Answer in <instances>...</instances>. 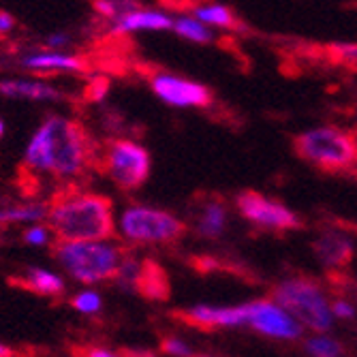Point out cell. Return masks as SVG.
Wrapping results in <instances>:
<instances>
[{
  "label": "cell",
  "instance_id": "1",
  "mask_svg": "<svg viewBox=\"0 0 357 357\" xmlns=\"http://www.w3.org/2000/svg\"><path fill=\"white\" fill-rule=\"evenodd\" d=\"M90 160V139L86 128L69 118L52 114L32 131L26 150L24 167L30 174L56 180H73L82 176Z\"/></svg>",
  "mask_w": 357,
  "mask_h": 357
},
{
  "label": "cell",
  "instance_id": "2",
  "mask_svg": "<svg viewBox=\"0 0 357 357\" xmlns=\"http://www.w3.org/2000/svg\"><path fill=\"white\" fill-rule=\"evenodd\" d=\"M50 229L62 242L112 240L116 214L107 197L99 192H75L50 204Z\"/></svg>",
  "mask_w": 357,
  "mask_h": 357
},
{
  "label": "cell",
  "instance_id": "3",
  "mask_svg": "<svg viewBox=\"0 0 357 357\" xmlns=\"http://www.w3.org/2000/svg\"><path fill=\"white\" fill-rule=\"evenodd\" d=\"M124 250L114 240L54 242L56 264L79 284H99L116 278Z\"/></svg>",
  "mask_w": 357,
  "mask_h": 357
},
{
  "label": "cell",
  "instance_id": "4",
  "mask_svg": "<svg viewBox=\"0 0 357 357\" xmlns=\"http://www.w3.org/2000/svg\"><path fill=\"white\" fill-rule=\"evenodd\" d=\"M294 150L321 172L357 178V137L342 128H312L294 139Z\"/></svg>",
  "mask_w": 357,
  "mask_h": 357
},
{
  "label": "cell",
  "instance_id": "5",
  "mask_svg": "<svg viewBox=\"0 0 357 357\" xmlns=\"http://www.w3.org/2000/svg\"><path fill=\"white\" fill-rule=\"evenodd\" d=\"M186 222L180 220L176 214L133 204L126 206L120 216H116V231L124 242L139 244V246H160L178 242L186 234Z\"/></svg>",
  "mask_w": 357,
  "mask_h": 357
},
{
  "label": "cell",
  "instance_id": "6",
  "mask_svg": "<svg viewBox=\"0 0 357 357\" xmlns=\"http://www.w3.org/2000/svg\"><path fill=\"white\" fill-rule=\"evenodd\" d=\"M272 298L278 308L291 312V319L302 321L314 332H328L332 328V310L321 287L306 276L289 278L274 287Z\"/></svg>",
  "mask_w": 357,
  "mask_h": 357
},
{
  "label": "cell",
  "instance_id": "7",
  "mask_svg": "<svg viewBox=\"0 0 357 357\" xmlns=\"http://www.w3.org/2000/svg\"><path fill=\"white\" fill-rule=\"evenodd\" d=\"M152 169L150 152L133 139H114L103 154V172L122 190L139 188Z\"/></svg>",
  "mask_w": 357,
  "mask_h": 357
},
{
  "label": "cell",
  "instance_id": "8",
  "mask_svg": "<svg viewBox=\"0 0 357 357\" xmlns=\"http://www.w3.org/2000/svg\"><path fill=\"white\" fill-rule=\"evenodd\" d=\"M236 206L240 210V214L257 225L261 229H274V231H291V229H300L302 220L287 210L282 204H276L268 197H264L261 192H255V190H244L238 195Z\"/></svg>",
  "mask_w": 357,
  "mask_h": 357
},
{
  "label": "cell",
  "instance_id": "9",
  "mask_svg": "<svg viewBox=\"0 0 357 357\" xmlns=\"http://www.w3.org/2000/svg\"><path fill=\"white\" fill-rule=\"evenodd\" d=\"M150 88L160 101L172 107H210L212 105L210 88L192 79L174 75V73L152 75Z\"/></svg>",
  "mask_w": 357,
  "mask_h": 357
},
{
  "label": "cell",
  "instance_id": "10",
  "mask_svg": "<svg viewBox=\"0 0 357 357\" xmlns=\"http://www.w3.org/2000/svg\"><path fill=\"white\" fill-rule=\"evenodd\" d=\"M246 308H248V326H252L261 334L274 338H298L302 332L298 323L274 302L259 300L246 304Z\"/></svg>",
  "mask_w": 357,
  "mask_h": 357
},
{
  "label": "cell",
  "instance_id": "11",
  "mask_svg": "<svg viewBox=\"0 0 357 357\" xmlns=\"http://www.w3.org/2000/svg\"><path fill=\"white\" fill-rule=\"evenodd\" d=\"M186 323L197 326L202 330H216V328H236L248 323V308L246 306H229V308H216V306H192L180 312Z\"/></svg>",
  "mask_w": 357,
  "mask_h": 357
},
{
  "label": "cell",
  "instance_id": "12",
  "mask_svg": "<svg viewBox=\"0 0 357 357\" xmlns=\"http://www.w3.org/2000/svg\"><path fill=\"white\" fill-rule=\"evenodd\" d=\"M174 28V20L163 9H148L137 5L116 22H112L114 35H135V32H160Z\"/></svg>",
  "mask_w": 357,
  "mask_h": 357
},
{
  "label": "cell",
  "instance_id": "13",
  "mask_svg": "<svg viewBox=\"0 0 357 357\" xmlns=\"http://www.w3.org/2000/svg\"><path fill=\"white\" fill-rule=\"evenodd\" d=\"M0 96L24 101H62L64 92L39 77H7L0 79Z\"/></svg>",
  "mask_w": 357,
  "mask_h": 357
},
{
  "label": "cell",
  "instance_id": "14",
  "mask_svg": "<svg viewBox=\"0 0 357 357\" xmlns=\"http://www.w3.org/2000/svg\"><path fill=\"white\" fill-rule=\"evenodd\" d=\"M22 67L28 71L37 73H84L88 69V62L75 54H64V52H30L22 56Z\"/></svg>",
  "mask_w": 357,
  "mask_h": 357
},
{
  "label": "cell",
  "instance_id": "15",
  "mask_svg": "<svg viewBox=\"0 0 357 357\" xmlns=\"http://www.w3.org/2000/svg\"><path fill=\"white\" fill-rule=\"evenodd\" d=\"M312 250L319 261L332 272H342L353 261V246L340 234H323L312 242Z\"/></svg>",
  "mask_w": 357,
  "mask_h": 357
},
{
  "label": "cell",
  "instance_id": "16",
  "mask_svg": "<svg viewBox=\"0 0 357 357\" xmlns=\"http://www.w3.org/2000/svg\"><path fill=\"white\" fill-rule=\"evenodd\" d=\"M17 282L24 289H30L37 296H45V298H58L64 294V278L45 268H28L26 274L17 278Z\"/></svg>",
  "mask_w": 357,
  "mask_h": 357
},
{
  "label": "cell",
  "instance_id": "17",
  "mask_svg": "<svg viewBox=\"0 0 357 357\" xmlns=\"http://www.w3.org/2000/svg\"><path fill=\"white\" fill-rule=\"evenodd\" d=\"M50 216V204L45 202H28L17 206L0 208V222L3 225H41Z\"/></svg>",
  "mask_w": 357,
  "mask_h": 357
},
{
  "label": "cell",
  "instance_id": "18",
  "mask_svg": "<svg viewBox=\"0 0 357 357\" xmlns=\"http://www.w3.org/2000/svg\"><path fill=\"white\" fill-rule=\"evenodd\" d=\"M227 225V208L220 199H210L204 202L197 220H195V229L204 238H216L222 234Z\"/></svg>",
  "mask_w": 357,
  "mask_h": 357
},
{
  "label": "cell",
  "instance_id": "19",
  "mask_svg": "<svg viewBox=\"0 0 357 357\" xmlns=\"http://www.w3.org/2000/svg\"><path fill=\"white\" fill-rule=\"evenodd\" d=\"M192 13L195 20H199L206 26L210 24V26L234 28V30L244 28V24L236 17V13L225 5H192Z\"/></svg>",
  "mask_w": 357,
  "mask_h": 357
},
{
  "label": "cell",
  "instance_id": "20",
  "mask_svg": "<svg viewBox=\"0 0 357 357\" xmlns=\"http://www.w3.org/2000/svg\"><path fill=\"white\" fill-rule=\"evenodd\" d=\"M321 56L332 67L357 71V43H330L321 47Z\"/></svg>",
  "mask_w": 357,
  "mask_h": 357
},
{
  "label": "cell",
  "instance_id": "21",
  "mask_svg": "<svg viewBox=\"0 0 357 357\" xmlns=\"http://www.w3.org/2000/svg\"><path fill=\"white\" fill-rule=\"evenodd\" d=\"M174 32L180 35L182 39L192 41V43H212L214 41L212 30L206 24H202L199 20L188 17V15L174 20Z\"/></svg>",
  "mask_w": 357,
  "mask_h": 357
},
{
  "label": "cell",
  "instance_id": "22",
  "mask_svg": "<svg viewBox=\"0 0 357 357\" xmlns=\"http://www.w3.org/2000/svg\"><path fill=\"white\" fill-rule=\"evenodd\" d=\"M71 308L84 317H92V314H99L103 310V298L99 291L94 289H84L79 294H75L71 298Z\"/></svg>",
  "mask_w": 357,
  "mask_h": 357
},
{
  "label": "cell",
  "instance_id": "23",
  "mask_svg": "<svg viewBox=\"0 0 357 357\" xmlns=\"http://www.w3.org/2000/svg\"><path fill=\"white\" fill-rule=\"evenodd\" d=\"M135 7L137 3H122V0H99V3H92V9L109 22H116L118 17H122Z\"/></svg>",
  "mask_w": 357,
  "mask_h": 357
},
{
  "label": "cell",
  "instance_id": "24",
  "mask_svg": "<svg viewBox=\"0 0 357 357\" xmlns=\"http://www.w3.org/2000/svg\"><path fill=\"white\" fill-rule=\"evenodd\" d=\"M22 240L28 246H47L54 240V231L50 229V225H30L24 229Z\"/></svg>",
  "mask_w": 357,
  "mask_h": 357
},
{
  "label": "cell",
  "instance_id": "25",
  "mask_svg": "<svg viewBox=\"0 0 357 357\" xmlns=\"http://www.w3.org/2000/svg\"><path fill=\"white\" fill-rule=\"evenodd\" d=\"M306 349L317 357H336L342 351V347L338 342H334L332 338H312V340H308Z\"/></svg>",
  "mask_w": 357,
  "mask_h": 357
},
{
  "label": "cell",
  "instance_id": "26",
  "mask_svg": "<svg viewBox=\"0 0 357 357\" xmlns=\"http://www.w3.org/2000/svg\"><path fill=\"white\" fill-rule=\"evenodd\" d=\"M160 349H163V353L169 355V357H195L192 355V349L184 340H180L176 336L163 338V342H160Z\"/></svg>",
  "mask_w": 357,
  "mask_h": 357
},
{
  "label": "cell",
  "instance_id": "27",
  "mask_svg": "<svg viewBox=\"0 0 357 357\" xmlns=\"http://www.w3.org/2000/svg\"><path fill=\"white\" fill-rule=\"evenodd\" d=\"M69 43H71V35H67V32H54V35L47 37V47H52V52H60Z\"/></svg>",
  "mask_w": 357,
  "mask_h": 357
},
{
  "label": "cell",
  "instance_id": "28",
  "mask_svg": "<svg viewBox=\"0 0 357 357\" xmlns=\"http://www.w3.org/2000/svg\"><path fill=\"white\" fill-rule=\"evenodd\" d=\"M107 88H109V82L103 77V79H94L92 82V88L88 90V96L92 101H101L103 96H105V92H107Z\"/></svg>",
  "mask_w": 357,
  "mask_h": 357
},
{
  "label": "cell",
  "instance_id": "29",
  "mask_svg": "<svg viewBox=\"0 0 357 357\" xmlns=\"http://www.w3.org/2000/svg\"><path fill=\"white\" fill-rule=\"evenodd\" d=\"M79 357H122V355H118L116 351L105 349V347H88L82 351Z\"/></svg>",
  "mask_w": 357,
  "mask_h": 357
},
{
  "label": "cell",
  "instance_id": "30",
  "mask_svg": "<svg viewBox=\"0 0 357 357\" xmlns=\"http://www.w3.org/2000/svg\"><path fill=\"white\" fill-rule=\"evenodd\" d=\"M15 28V17L9 11H0V35H9Z\"/></svg>",
  "mask_w": 357,
  "mask_h": 357
},
{
  "label": "cell",
  "instance_id": "31",
  "mask_svg": "<svg viewBox=\"0 0 357 357\" xmlns=\"http://www.w3.org/2000/svg\"><path fill=\"white\" fill-rule=\"evenodd\" d=\"M332 310H334L336 314H340V317H347V319H351V317L355 314V310H353L347 302H334V304H332Z\"/></svg>",
  "mask_w": 357,
  "mask_h": 357
},
{
  "label": "cell",
  "instance_id": "32",
  "mask_svg": "<svg viewBox=\"0 0 357 357\" xmlns=\"http://www.w3.org/2000/svg\"><path fill=\"white\" fill-rule=\"evenodd\" d=\"M0 357H15V353H13L11 347H7V344L0 342Z\"/></svg>",
  "mask_w": 357,
  "mask_h": 357
},
{
  "label": "cell",
  "instance_id": "33",
  "mask_svg": "<svg viewBox=\"0 0 357 357\" xmlns=\"http://www.w3.org/2000/svg\"><path fill=\"white\" fill-rule=\"evenodd\" d=\"M3 137H5V120L0 118V139H3Z\"/></svg>",
  "mask_w": 357,
  "mask_h": 357
},
{
  "label": "cell",
  "instance_id": "34",
  "mask_svg": "<svg viewBox=\"0 0 357 357\" xmlns=\"http://www.w3.org/2000/svg\"><path fill=\"white\" fill-rule=\"evenodd\" d=\"M135 357H154V355H150V353H135Z\"/></svg>",
  "mask_w": 357,
  "mask_h": 357
},
{
  "label": "cell",
  "instance_id": "35",
  "mask_svg": "<svg viewBox=\"0 0 357 357\" xmlns=\"http://www.w3.org/2000/svg\"><path fill=\"white\" fill-rule=\"evenodd\" d=\"M0 234H3V222H0ZM0 238H3V236H0Z\"/></svg>",
  "mask_w": 357,
  "mask_h": 357
},
{
  "label": "cell",
  "instance_id": "36",
  "mask_svg": "<svg viewBox=\"0 0 357 357\" xmlns=\"http://www.w3.org/2000/svg\"><path fill=\"white\" fill-rule=\"evenodd\" d=\"M202 357H206V355H202Z\"/></svg>",
  "mask_w": 357,
  "mask_h": 357
},
{
  "label": "cell",
  "instance_id": "37",
  "mask_svg": "<svg viewBox=\"0 0 357 357\" xmlns=\"http://www.w3.org/2000/svg\"><path fill=\"white\" fill-rule=\"evenodd\" d=\"M355 229H357V227H355Z\"/></svg>",
  "mask_w": 357,
  "mask_h": 357
}]
</instances>
